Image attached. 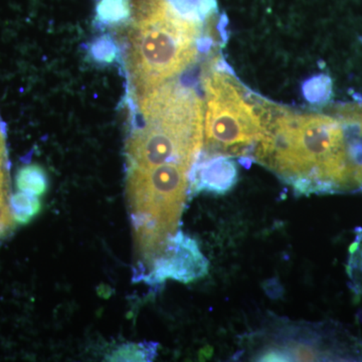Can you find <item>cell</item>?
I'll use <instances>...</instances> for the list:
<instances>
[{"mask_svg":"<svg viewBox=\"0 0 362 362\" xmlns=\"http://www.w3.org/2000/svg\"><path fill=\"white\" fill-rule=\"evenodd\" d=\"M264 285H265L264 286V289H265L267 294L273 298V299L274 298L276 299V298H279L282 295V285L280 284L277 279L266 281Z\"/></svg>","mask_w":362,"mask_h":362,"instance_id":"2e32d148","label":"cell"},{"mask_svg":"<svg viewBox=\"0 0 362 362\" xmlns=\"http://www.w3.org/2000/svg\"><path fill=\"white\" fill-rule=\"evenodd\" d=\"M204 150L199 156H251L265 133L270 103L252 96L223 64L214 63L202 78Z\"/></svg>","mask_w":362,"mask_h":362,"instance_id":"277c9868","label":"cell"},{"mask_svg":"<svg viewBox=\"0 0 362 362\" xmlns=\"http://www.w3.org/2000/svg\"><path fill=\"white\" fill-rule=\"evenodd\" d=\"M252 160L275 173L297 197L362 192V137L337 115L270 104Z\"/></svg>","mask_w":362,"mask_h":362,"instance_id":"6da1fadb","label":"cell"},{"mask_svg":"<svg viewBox=\"0 0 362 362\" xmlns=\"http://www.w3.org/2000/svg\"><path fill=\"white\" fill-rule=\"evenodd\" d=\"M90 54L100 64H112L118 59V47L110 35L98 37L90 47Z\"/></svg>","mask_w":362,"mask_h":362,"instance_id":"5bb4252c","label":"cell"},{"mask_svg":"<svg viewBox=\"0 0 362 362\" xmlns=\"http://www.w3.org/2000/svg\"><path fill=\"white\" fill-rule=\"evenodd\" d=\"M237 180L238 168L232 157L199 156L190 171L189 195L199 192L226 194Z\"/></svg>","mask_w":362,"mask_h":362,"instance_id":"52a82bcc","label":"cell"},{"mask_svg":"<svg viewBox=\"0 0 362 362\" xmlns=\"http://www.w3.org/2000/svg\"><path fill=\"white\" fill-rule=\"evenodd\" d=\"M127 65L136 97L175 77L197 59L199 18L173 0H132Z\"/></svg>","mask_w":362,"mask_h":362,"instance_id":"3957f363","label":"cell"},{"mask_svg":"<svg viewBox=\"0 0 362 362\" xmlns=\"http://www.w3.org/2000/svg\"><path fill=\"white\" fill-rule=\"evenodd\" d=\"M209 269V259L202 254L197 240L180 230L171 240L168 251L153 264L143 282L159 286L168 279H173L188 284L206 276Z\"/></svg>","mask_w":362,"mask_h":362,"instance_id":"8992f818","label":"cell"},{"mask_svg":"<svg viewBox=\"0 0 362 362\" xmlns=\"http://www.w3.org/2000/svg\"><path fill=\"white\" fill-rule=\"evenodd\" d=\"M11 204L14 220L18 223H28L40 209L39 197L25 192L13 195Z\"/></svg>","mask_w":362,"mask_h":362,"instance_id":"4fadbf2b","label":"cell"},{"mask_svg":"<svg viewBox=\"0 0 362 362\" xmlns=\"http://www.w3.org/2000/svg\"><path fill=\"white\" fill-rule=\"evenodd\" d=\"M309 90H315V92H312L311 96H309V100H313V101H321L324 98L329 96L331 93V81L327 77H319L313 78L311 82H309Z\"/></svg>","mask_w":362,"mask_h":362,"instance_id":"9a60e30c","label":"cell"},{"mask_svg":"<svg viewBox=\"0 0 362 362\" xmlns=\"http://www.w3.org/2000/svg\"><path fill=\"white\" fill-rule=\"evenodd\" d=\"M132 16L130 0H101L96 6V23L101 26H119Z\"/></svg>","mask_w":362,"mask_h":362,"instance_id":"9c48e42d","label":"cell"},{"mask_svg":"<svg viewBox=\"0 0 362 362\" xmlns=\"http://www.w3.org/2000/svg\"><path fill=\"white\" fill-rule=\"evenodd\" d=\"M137 112L126 144L128 168H192L204 144V103L197 93L164 83L137 96Z\"/></svg>","mask_w":362,"mask_h":362,"instance_id":"7a4b0ae2","label":"cell"},{"mask_svg":"<svg viewBox=\"0 0 362 362\" xmlns=\"http://www.w3.org/2000/svg\"><path fill=\"white\" fill-rule=\"evenodd\" d=\"M18 187L21 192L40 197L47 188V173L39 165L26 166L18 173Z\"/></svg>","mask_w":362,"mask_h":362,"instance_id":"7c38bea8","label":"cell"},{"mask_svg":"<svg viewBox=\"0 0 362 362\" xmlns=\"http://www.w3.org/2000/svg\"><path fill=\"white\" fill-rule=\"evenodd\" d=\"M254 354L258 361H362V342L331 325L279 323Z\"/></svg>","mask_w":362,"mask_h":362,"instance_id":"5b68a950","label":"cell"},{"mask_svg":"<svg viewBox=\"0 0 362 362\" xmlns=\"http://www.w3.org/2000/svg\"><path fill=\"white\" fill-rule=\"evenodd\" d=\"M156 342L125 343L106 356L108 361H151L157 356Z\"/></svg>","mask_w":362,"mask_h":362,"instance_id":"30bf717a","label":"cell"},{"mask_svg":"<svg viewBox=\"0 0 362 362\" xmlns=\"http://www.w3.org/2000/svg\"><path fill=\"white\" fill-rule=\"evenodd\" d=\"M13 195L9 180V161L6 129L0 119V240L4 239L14 228Z\"/></svg>","mask_w":362,"mask_h":362,"instance_id":"ba28073f","label":"cell"},{"mask_svg":"<svg viewBox=\"0 0 362 362\" xmlns=\"http://www.w3.org/2000/svg\"><path fill=\"white\" fill-rule=\"evenodd\" d=\"M346 273L349 278V288L354 294L362 296V228H357L356 238L349 247Z\"/></svg>","mask_w":362,"mask_h":362,"instance_id":"8fae6325","label":"cell"}]
</instances>
